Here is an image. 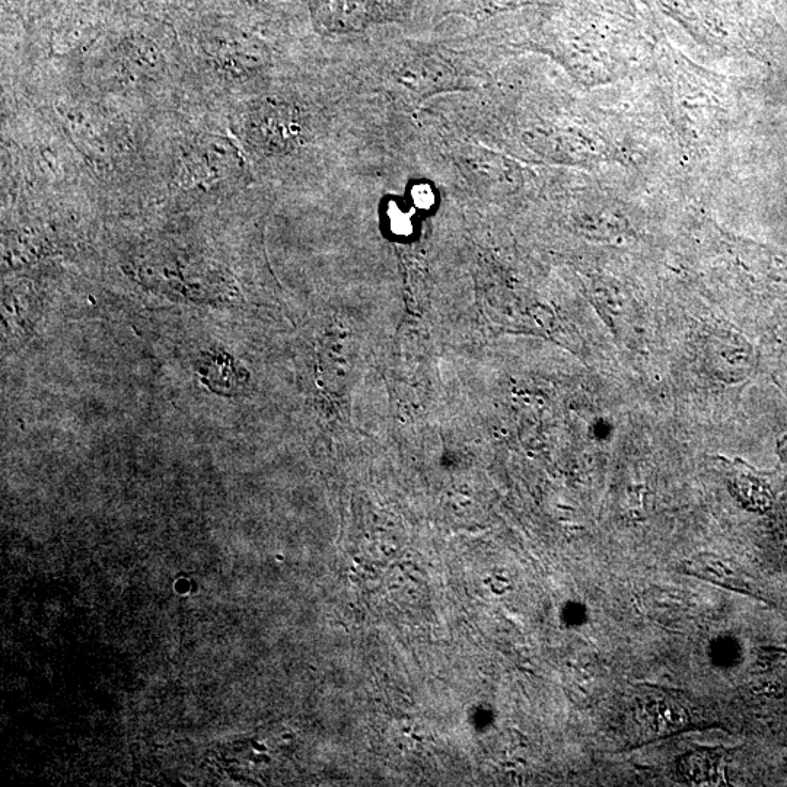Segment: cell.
Returning <instances> with one entry per match:
<instances>
[{"label": "cell", "instance_id": "obj_3", "mask_svg": "<svg viewBox=\"0 0 787 787\" xmlns=\"http://www.w3.org/2000/svg\"><path fill=\"white\" fill-rule=\"evenodd\" d=\"M649 725L658 734H669L687 725V715L678 704L671 702L652 703L648 710Z\"/></svg>", "mask_w": 787, "mask_h": 787}, {"label": "cell", "instance_id": "obj_1", "mask_svg": "<svg viewBox=\"0 0 787 787\" xmlns=\"http://www.w3.org/2000/svg\"><path fill=\"white\" fill-rule=\"evenodd\" d=\"M680 773L691 785L718 786L723 783L722 760L709 751L685 755L680 763Z\"/></svg>", "mask_w": 787, "mask_h": 787}, {"label": "cell", "instance_id": "obj_2", "mask_svg": "<svg viewBox=\"0 0 787 787\" xmlns=\"http://www.w3.org/2000/svg\"><path fill=\"white\" fill-rule=\"evenodd\" d=\"M288 114L282 111H263L254 120L253 133L266 148H286L296 135Z\"/></svg>", "mask_w": 787, "mask_h": 787}, {"label": "cell", "instance_id": "obj_4", "mask_svg": "<svg viewBox=\"0 0 787 787\" xmlns=\"http://www.w3.org/2000/svg\"><path fill=\"white\" fill-rule=\"evenodd\" d=\"M414 200L419 206L429 207L432 205L433 196L428 187H417V189H414Z\"/></svg>", "mask_w": 787, "mask_h": 787}]
</instances>
